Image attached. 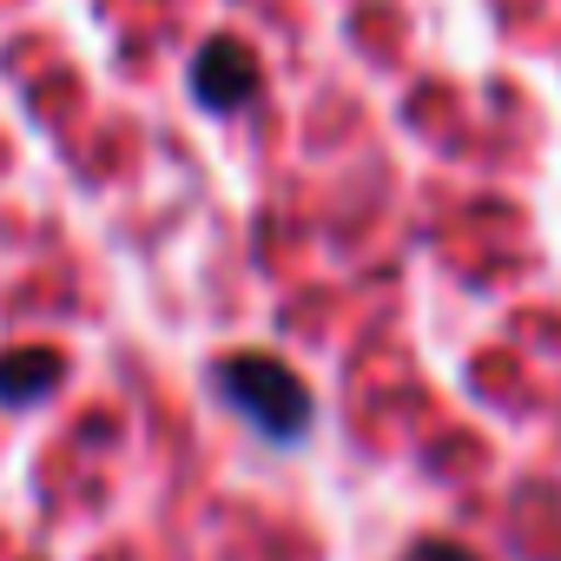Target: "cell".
<instances>
[{"label": "cell", "instance_id": "2", "mask_svg": "<svg viewBox=\"0 0 561 561\" xmlns=\"http://www.w3.org/2000/svg\"><path fill=\"white\" fill-rule=\"evenodd\" d=\"M192 100H198L205 113H238V106H251V100H257V54H251L244 41H231V34L205 41V47L192 54Z\"/></svg>", "mask_w": 561, "mask_h": 561}, {"label": "cell", "instance_id": "4", "mask_svg": "<svg viewBox=\"0 0 561 561\" xmlns=\"http://www.w3.org/2000/svg\"><path fill=\"white\" fill-rule=\"evenodd\" d=\"M403 561H476V554L456 541H416V554H403Z\"/></svg>", "mask_w": 561, "mask_h": 561}, {"label": "cell", "instance_id": "1", "mask_svg": "<svg viewBox=\"0 0 561 561\" xmlns=\"http://www.w3.org/2000/svg\"><path fill=\"white\" fill-rule=\"evenodd\" d=\"M218 397L264 436V443H298L311 430V390L305 377L285 364V357H264V351H244V357H225L211 370Z\"/></svg>", "mask_w": 561, "mask_h": 561}, {"label": "cell", "instance_id": "3", "mask_svg": "<svg viewBox=\"0 0 561 561\" xmlns=\"http://www.w3.org/2000/svg\"><path fill=\"white\" fill-rule=\"evenodd\" d=\"M67 383V357L47 351V344H27V351H8L0 357V403L21 410V403H41Z\"/></svg>", "mask_w": 561, "mask_h": 561}]
</instances>
